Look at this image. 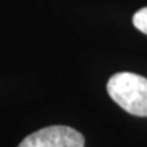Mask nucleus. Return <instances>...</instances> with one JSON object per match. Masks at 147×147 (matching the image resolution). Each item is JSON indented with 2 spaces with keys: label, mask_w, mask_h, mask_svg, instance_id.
Wrapping results in <instances>:
<instances>
[{
  "label": "nucleus",
  "mask_w": 147,
  "mask_h": 147,
  "mask_svg": "<svg viewBox=\"0 0 147 147\" xmlns=\"http://www.w3.org/2000/svg\"><path fill=\"white\" fill-rule=\"evenodd\" d=\"M106 90L117 105L134 116H147V79L132 72L115 74Z\"/></svg>",
  "instance_id": "1"
},
{
  "label": "nucleus",
  "mask_w": 147,
  "mask_h": 147,
  "mask_svg": "<svg viewBox=\"0 0 147 147\" xmlns=\"http://www.w3.org/2000/svg\"><path fill=\"white\" fill-rule=\"evenodd\" d=\"M18 147H84V139L71 127L51 125L27 135Z\"/></svg>",
  "instance_id": "2"
},
{
  "label": "nucleus",
  "mask_w": 147,
  "mask_h": 147,
  "mask_svg": "<svg viewBox=\"0 0 147 147\" xmlns=\"http://www.w3.org/2000/svg\"><path fill=\"white\" fill-rule=\"evenodd\" d=\"M132 22H134V26L136 27L139 32L147 34V7L136 11L134 18H132Z\"/></svg>",
  "instance_id": "3"
}]
</instances>
